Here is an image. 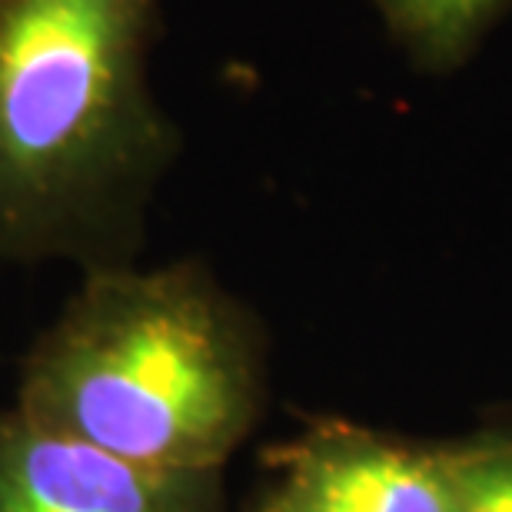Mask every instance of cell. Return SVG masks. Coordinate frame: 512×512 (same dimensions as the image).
<instances>
[{
    "instance_id": "obj_1",
    "label": "cell",
    "mask_w": 512,
    "mask_h": 512,
    "mask_svg": "<svg viewBox=\"0 0 512 512\" xmlns=\"http://www.w3.org/2000/svg\"><path fill=\"white\" fill-rule=\"evenodd\" d=\"M163 0H0V253L120 266L177 147L147 50Z\"/></svg>"
},
{
    "instance_id": "obj_2",
    "label": "cell",
    "mask_w": 512,
    "mask_h": 512,
    "mask_svg": "<svg viewBox=\"0 0 512 512\" xmlns=\"http://www.w3.org/2000/svg\"><path fill=\"white\" fill-rule=\"evenodd\" d=\"M256 373L240 313L197 266H97L20 383V413L130 463L210 476L247 433Z\"/></svg>"
},
{
    "instance_id": "obj_3",
    "label": "cell",
    "mask_w": 512,
    "mask_h": 512,
    "mask_svg": "<svg viewBox=\"0 0 512 512\" xmlns=\"http://www.w3.org/2000/svg\"><path fill=\"white\" fill-rule=\"evenodd\" d=\"M207 479L130 463L20 409L0 416V512H200Z\"/></svg>"
},
{
    "instance_id": "obj_4",
    "label": "cell",
    "mask_w": 512,
    "mask_h": 512,
    "mask_svg": "<svg viewBox=\"0 0 512 512\" xmlns=\"http://www.w3.org/2000/svg\"><path fill=\"white\" fill-rule=\"evenodd\" d=\"M263 512H459V463L323 429L283 456Z\"/></svg>"
},
{
    "instance_id": "obj_5",
    "label": "cell",
    "mask_w": 512,
    "mask_h": 512,
    "mask_svg": "<svg viewBox=\"0 0 512 512\" xmlns=\"http://www.w3.org/2000/svg\"><path fill=\"white\" fill-rule=\"evenodd\" d=\"M506 4L509 0H373L396 44L429 74L463 67Z\"/></svg>"
},
{
    "instance_id": "obj_6",
    "label": "cell",
    "mask_w": 512,
    "mask_h": 512,
    "mask_svg": "<svg viewBox=\"0 0 512 512\" xmlns=\"http://www.w3.org/2000/svg\"><path fill=\"white\" fill-rule=\"evenodd\" d=\"M459 512H512V456L459 463Z\"/></svg>"
}]
</instances>
